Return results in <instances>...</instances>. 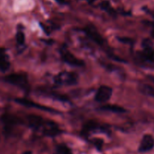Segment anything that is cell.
Listing matches in <instances>:
<instances>
[{
  "label": "cell",
  "instance_id": "cell-15",
  "mask_svg": "<svg viewBox=\"0 0 154 154\" xmlns=\"http://www.w3.org/2000/svg\"><path fill=\"white\" fill-rule=\"evenodd\" d=\"M101 8H102L103 10H105V11L109 13L111 15H115L116 11H114V9L111 7V4L109 3V2L108 1H103L101 3Z\"/></svg>",
  "mask_w": 154,
  "mask_h": 154
},
{
  "label": "cell",
  "instance_id": "cell-20",
  "mask_svg": "<svg viewBox=\"0 0 154 154\" xmlns=\"http://www.w3.org/2000/svg\"><path fill=\"white\" fill-rule=\"evenodd\" d=\"M151 26H152V35L154 37V22L151 23Z\"/></svg>",
  "mask_w": 154,
  "mask_h": 154
},
{
  "label": "cell",
  "instance_id": "cell-13",
  "mask_svg": "<svg viewBox=\"0 0 154 154\" xmlns=\"http://www.w3.org/2000/svg\"><path fill=\"white\" fill-rule=\"evenodd\" d=\"M101 110L103 111H111V112L117 113V114H122V113L126 112V109L121 106H119L117 105H105L100 107Z\"/></svg>",
  "mask_w": 154,
  "mask_h": 154
},
{
  "label": "cell",
  "instance_id": "cell-17",
  "mask_svg": "<svg viewBox=\"0 0 154 154\" xmlns=\"http://www.w3.org/2000/svg\"><path fill=\"white\" fill-rule=\"evenodd\" d=\"M16 39L19 45H23L24 42H25V34H24L23 32L19 30L16 35Z\"/></svg>",
  "mask_w": 154,
  "mask_h": 154
},
{
  "label": "cell",
  "instance_id": "cell-8",
  "mask_svg": "<svg viewBox=\"0 0 154 154\" xmlns=\"http://www.w3.org/2000/svg\"><path fill=\"white\" fill-rule=\"evenodd\" d=\"M103 131V132H105L107 133L108 132H109V130L108 129V127H105L104 126H102V125L99 124L98 123L95 121H89L86 123L82 129V135H84V136H87L90 132H93L94 131L98 130Z\"/></svg>",
  "mask_w": 154,
  "mask_h": 154
},
{
  "label": "cell",
  "instance_id": "cell-7",
  "mask_svg": "<svg viewBox=\"0 0 154 154\" xmlns=\"http://www.w3.org/2000/svg\"><path fill=\"white\" fill-rule=\"evenodd\" d=\"M84 32L86 33V35H87L91 40H93L95 43L99 45V46H105V40L104 39V38L99 34V32H98L94 27L90 26H87L86 28H84Z\"/></svg>",
  "mask_w": 154,
  "mask_h": 154
},
{
  "label": "cell",
  "instance_id": "cell-3",
  "mask_svg": "<svg viewBox=\"0 0 154 154\" xmlns=\"http://www.w3.org/2000/svg\"><path fill=\"white\" fill-rule=\"evenodd\" d=\"M60 53L62 60L67 64L72 66H76V67H82L84 66V62L83 60L75 57L66 48H62L60 50Z\"/></svg>",
  "mask_w": 154,
  "mask_h": 154
},
{
  "label": "cell",
  "instance_id": "cell-6",
  "mask_svg": "<svg viewBox=\"0 0 154 154\" xmlns=\"http://www.w3.org/2000/svg\"><path fill=\"white\" fill-rule=\"evenodd\" d=\"M112 93L113 90L111 87L105 85L101 86L96 92L95 100L99 103H105L111 99Z\"/></svg>",
  "mask_w": 154,
  "mask_h": 154
},
{
  "label": "cell",
  "instance_id": "cell-1",
  "mask_svg": "<svg viewBox=\"0 0 154 154\" xmlns=\"http://www.w3.org/2000/svg\"><path fill=\"white\" fill-rule=\"evenodd\" d=\"M8 84L20 87L23 90H28L29 88L28 76L25 73H14L7 75L4 78Z\"/></svg>",
  "mask_w": 154,
  "mask_h": 154
},
{
  "label": "cell",
  "instance_id": "cell-21",
  "mask_svg": "<svg viewBox=\"0 0 154 154\" xmlns=\"http://www.w3.org/2000/svg\"><path fill=\"white\" fill-rule=\"evenodd\" d=\"M56 1L60 3V4H64L66 2V0H56Z\"/></svg>",
  "mask_w": 154,
  "mask_h": 154
},
{
  "label": "cell",
  "instance_id": "cell-5",
  "mask_svg": "<svg viewBox=\"0 0 154 154\" xmlns=\"http://www.w3.org/2000/svg\"><path fill=\"white\" fill-rule=\"evenodd\" d=\"M42 132L45 135L50 137H54L63 132V131L60 129L58 125L49 120H45V122L44 123L43 126H42Z\"/></svg>",
  "mask_w": 154,
  "mask_h": 154
},
{
  "label": "cell",
  "instance_id": "cell-19",
  "mask_svg": "<svg viewBox=\"0 0 154 154\" xmlns=\"http://www.w3.org/2000/svg\"><path fill=\"white\" fill-rule=\"evenodd\" d=\"M119 40L120 41V42H126V43H131L132 42V40L131 39H128V38H119Z\"/></svg>",
  "mask_w": 154,
  "mask_h": 154
},
{
  "label": "cell",
  "instance_id": "cell-11",
  "mask_svg": "<svg viewBox=\"0 0 154 154\" xmlns=\"http://www.w3.org/2000/svg\"><path fill=\"white\" fill-rule=\"evenodd\" d=\"M10 68V62H9L8 57L5 53L3 49L0 50V71L5 72Z\"/></svg>",
  "mask_w": 154,
  "mask_h": 154
},
{
  "label": "cell",
  "instance_id": "cell-14",
  "mask_svg": "<svg viewBox=\"0 0 154 154\" xmlns=\"http://www.w3.org/2000/svg\"><path fill=\"white\" fill-rule=\"evenodd\" d=\"M139 90L143 94L146 95V96H151V97H154V87H152L150 84H141L139 87Z\"/></svg>",
  "mask_w": 154,
  "mask_h": 154
},
{
  "label": "cell",
  "instance_id": "cell-22",
  "mask_svg": "<svg viewBox=\"0 0 154 154\" xmlns=\"http://www.w3.org/2000/svg\"><path fill=\"white\" fill-rule=\"evenodd\" d=\"M149 78H150V79L151 80V81L154 83V77H153V76H149Z\"/></svg>",
  "mask_w": 154,
  "mask_h": 154
},
{
  "label": "cell",
  "instance_id": "cell-9",
  "mask_svg": "<svg viewBox=\"0 0 154 154\" xmlns=\"http://www.w3.org/2000/svg\"><path fill=\"white\" fill-rule=\"evenodd\" d=\"M154 147V138L152 135H145L143 136L140 143L138 151L140 153H147L150 151Z\"/></svg>",
  "mask_w": 154,
  "mask_h": 154
},
{
  "label": "cell",
  "instance_id": "cell-12",
  "mask_svg": "<svg viewBox=\"0 0 154 154\" xmlns=\"http://www.w3.org/2000/svg\"><path fill=\"white\" fill-rule=\"evenodd\" d=\"M42 92L44 93V94L46 95V96L53 98V99H57V100L61 101V102H69V99L66 96V95L60 94V93H56V92H54V91H48V90H42Z\"/></svg>",
  "mask_w": 154,
  "mask_h": 154
},
{
  "label": "cell",
  "instance_id": "cell-18",
  "mask_svg": "<svg viewBox=\"0 0 154 154\" xmlns=\"http://www.w3.org/2000/svg\"><path fill=\"white\" fill-rule=\"evenodd\" d=\"M93 144L95 147L98 149L99 150H102V146H103V140L99 139V138H96L93 141Z\"/></svg>",
  "mask_w": 154,
  "mask_h": 154
},
{
  "label": "cell",
  "instance_id": "cell-4",
  "mask_svg": "<svg viewBox=\"0 0 154 154\" xmlns=\"http://www.w3.org/2000/svg\"><path fill=\"white\" fill-rule=\"evenodd\" d=\"M14 101L17 102V103L20 104V105H23V106H26V107H29V108H36V109L42 110V111H48V112L54 113V114H58L59 113V111H57V110L53 109V108H50V107L45 106V105L35 103V102H32V101L29 100V99H23V98H18V99H15Z\"/></svg>",
  "mask_w": 154,
  "mask_h": 154
},
{
  "label": "cell",
  "instance_id": "cell-10",
  "mask_svg": "<svg viewBox=\"0 0 154 154\" xmlns=\"http://www.w3.org/2000/svg\"><path fill=\"white\" fill-rule=\"evenodd\" d=\"M27 121H28V124L30 127L35 130H38V129H42L45 120L40 116L30 114V115L27 116Z\"/></svg>",
  "mask_w": 154,
  "mask_h": 154
},
{
  "label": "cell",
  "instance_id": "cell-16",
  "mask_svg": "<svg viewBox=\"0 0 154 154\" xmlns=\"http://www.w3.org/2000/svg\"><path fill=\"white\" fill-rule=\"evenodd\" d=\"M57 152L58 154H72V150L65 144H60L57 146Z\"/></svg>",
  "mask_w": 154,
  "mask_h": 154
},
{
  "label": "cell",
  "instance_id": "cell-2",
  "mask_svg": "<svg viewBox=\"0 0 154 154\" xmlns=\"http://www.w3.org/2000/svg\"><path fill=\"white\" fill-rule=\"evenodd\" d=\"M78 75L75 72H60L54 77V82L60 86H72L78 83Z\"/></svg>",
  "mask_w": 154,
  "mask_h": 154
},
{
  "label": "cell",
  "instance_id": "cell-23",
  "mask_svg": "<svg viewBox=\"0 0 154 154\" xmlns=\"http://www.w3.org/2000/svg\"><path fill=\"white\" fill-rule=\"evenodd\" d=\"M23 154H32L31 151H26L25 153H23Z\"/></svg>",
  "mask_w": 154,
  "mask_h": 154
}]
</instances>
